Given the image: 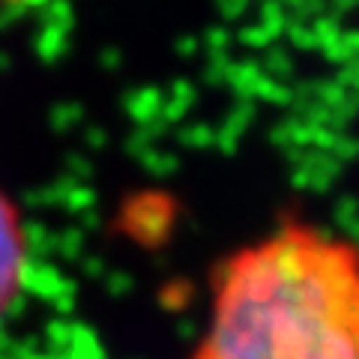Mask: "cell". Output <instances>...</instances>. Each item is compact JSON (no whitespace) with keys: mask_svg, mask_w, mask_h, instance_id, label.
<instances>
[{"mask_svg":"<svg viewBox=\"0 0 359 359\" xmlns=\"http://www.w3.org/2000/svg\"><path fill=\"white\" fill-rule=\"evenodd\" d=\"M189 359H359V245L294 219L237 249Z\"/></svg>","mask_w":359,"mask_h":359,"instance_id":"obj_1","label":"cell"},{"mask_svg":"<svg viewBox=\"0 0 359 359\" xmlns=\"http://www.w3.org/2000/svg\"><path fill=\"white\" fill-rule=\"evenodd\" d=\"M27 282V231L15 204L0 192V318Z\"/></svg>","mask_w":359,"mask_h":359,"instance_id":"obj_2","label":"cell"}]
</instances>
